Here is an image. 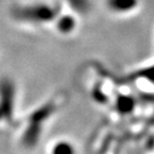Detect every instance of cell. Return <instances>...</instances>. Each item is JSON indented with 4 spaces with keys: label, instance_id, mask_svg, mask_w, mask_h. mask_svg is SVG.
<instances>
[{
    "label": "cell",
    "instance_id": "cell-2",
    "mask_svg": "<svg viewBox=\"0 0 154 154\" xmlns=\"http://www.w3.org/2000/svg\"><path fill=\"white\" fill-rule=\"evenodd\" d=\"M59 13L58 5L38 3L32 5L16 7L13 9V17L19 22L30 24H44L55 19Z\"/></svg>",
    "mask_w": 154,
    "mask_h": 154
},
{
    "label": "cell",
    "instance_id": "cell-7",
    "mask_svg": "<svg viewBox=\"0 0 154 154\" xmlns=\"http://www.w3.org/2000/svg\"><path fill=\"white\" fill-rule=\"evenodd\" d=\"M67 2L70 3L71 7L78 12L82 13L86 12L87 10L89 9V2L88 0H66Z\"/></svg>",
    "mask_w": 154,
    "mask_h": 154
},
{
    "label": "cell",
    "instance_id": "cell-3",
    "mask_svg": "<svg viewBox=\"0 0 154 154\" xmlns=\"http://www.w3.org/2000/svg\"><path fill=\"white\" fill-rule=\"evenodd\" d=\"M15 92V85L10 78L0 79V124L13 122Z\"/></svg>",
    "mask_w": 154,
    "mask_h": 154
},
{
    "label": "cell",
    "instance_id": "cell-1",
    "mask_svg": "<svg viewBox=\"0 0 154 154\" xmlns=\"http://www.w3.org/2000/svg\"><path fill=\"white\" fill-rule=\"evenodd\" d=\"M57 102L55 100L42 104L34 109L26 118L25 126L20 135V142L26 149H33L36 147L38 140L41 138L44 125L54 115L57 107Z\"/></svg>",
    "mask_w": 154,
    "mask_h": 154
},
{
    "label": "cell",
    "instance_id": "cell-6",
    "mask_svg": "<svg viewBox=\"0 0 154 154\" xmlns=\"http://www.w3.org/2000/svg\"><path fill=\"white\" fill-rule=\"evenodd\" d=\"M57 28L62 33H69L75 28V20L71 16H63L58 20Z\"/></svg>",
    "mask_w": 154,
    "mask_h": 154
},
{
    "label": "cell",
    "instance_id": "cell-5",
    "mask_svg": "<svg viewBox=\"0 0 154 154\" xmlns=\"http://www.w3.org/2000/svg\"><path fill=\"white\" fill-rule=\"evenodd\" d=\"M51 154H76V148L67 140H59L51 148Z\"/></svg>",
    "mask_w": 154,
    "mask_h": 154
},
{
    "label": "cell",
    "instance_id": "cell-4",
    "mask_svg": "<svg viewBox=\"0 0 154 154\" xmlns=\"http://www.w3.org/2000/svg\"><path fill=\"white\" fill-rule=\"evenodd\" d=\"M137 0H107L108 8L117 13H126L137 7Z\"/></svg>",
    "mask_w": 154,
    "mask_h": 154
}]
</instances>
